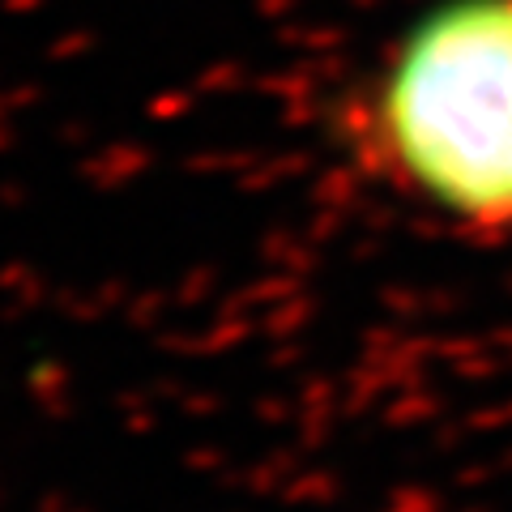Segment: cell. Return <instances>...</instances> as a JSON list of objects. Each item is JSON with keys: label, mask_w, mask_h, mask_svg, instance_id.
<instances>
[{"label": "cell", "mask_w": 512, "mask_h": 512, "mask_svg": "<svg viewBox=\"0 0 512 512\" xmlns=\"http://www.w3.org/2000/svg\"><path fill=\"white\" fill-rule=\"evenodd\" d=\"M363 111L384 180L466 235H512V0L423 9Z\"/></svg>", "instance_id": "cell-1"}]
</instances>
